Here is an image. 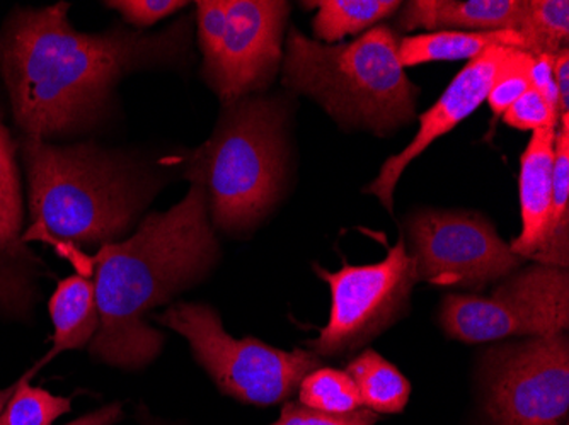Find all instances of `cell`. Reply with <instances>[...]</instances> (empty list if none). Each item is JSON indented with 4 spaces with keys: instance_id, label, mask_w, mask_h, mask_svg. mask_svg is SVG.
<instances>
[{
    "instance_id": "6da1fadb",
    "label": "cell",
    "mask_w": 569,
    "mask_h": 425,
    "mask_svg": "<svg viewBox=\"0 0 569 425\" xmlns=\"http://www.w3.org/2000/svg\"><path fill=\"white\" fill-rule=\"evenodd\" d=\"M66 2L21 9L0 33V75L16 124L24 136L47 140L91 130L110 113L118 82L128 73L183 60L190 21L158 33L114 28L82 33Z\"/></svg>"
},
{
    "instance_id": "7a4b0ae2",
    "label": "cell",
    "mask_w": 569,
    "mask_h": 425,
    "mask_svg": "<svg viewBox=\"0 0 569 425\" xmlns=\"http://www.w3.org/2000/svg\"><path fill=\"white\" fill-rule=\"evenodd\" d=\"M217 259L207 198L194 184L171 210L147 216L127 241L101 245L88 261L99 312L92 356L124 370L152 363L164 335L147 324L150 310L201 280Z\"/></svg>"
},
{
    "instance_id": "3957f363",
    "label": "cell",
    "mask_w": 569,
    "mask_h": 425,
    "mask_svg": "<svg viewBox=\"0 0 569 425\" xmlns=\"http://www.w3.org/2000/svg\"><path fill=\"white\" fill-rule=\"evenodd\" d=\"M21 159L31 215L22 241L53 245L77 270L86 261L77 245L117 242L158 191L146 169L92 143L56 145L24 136Z\"/></svg>"
},
{
    "instance_id": "277c9868",
    "label": "cell",
    "mask_w": 569,
    "mask_h": 425,
    "mask_svg": "<svg viewBox=\"0 0 569 425\" xmlns=\"http://www.w3.org/2000/svg\"><path fill=\"white\" fill-rule=\"evenodd\" d=\"M389 26H373L350 43L322 44L290 30L283 85L315 99L341 127L382 136L417 114L418 88L399 62Z\"/></svg>"
},
{
    "instance_id": "5b68a950",
    "label": "cell",
    "mask_w": 569,
    "mask_h": 425,
    "mask_svg": "<svg viewBox=\"0 0 569 425\" xmlns=\"http://www.w3.org/2000/svg\"><path fill=\"white\" fill-rule=\"evenodd\" d=\"M287 108L248 95L223 104L216 131L191 153L184 178L207 198L213 229L246 232L270 213L287 175Z\"/></svg>"
},
{
    "instance_id": "8992f818",
    "label": "cell",
    "mask_w": 569,
    "mask_h": 425,
    "mask_svg": "<svg viewBox=\"0 0 569 425\" xmlns=\"http://www.w3.org/2000/svg\"><path fill=\"white\" fill-rule=\"evenodd\" d=\"M156 322L183 335L220 392L244 404L267 407L290 401L302 380L322 366L312 351H281L258 338L232 337L219 313L203 303H176Z\"/></svg>"
},
{
    "instance_id": "52a82bcc",
    "label": "cell",
    "mask_w": 569,
    "mask_h": 425,
    "mask_svg": "<svg viewBox=\"0 0 569 425\" xmlns=\"http://www.w3.org/2000/svg\"><path fill=\"white\" fill-rule=\"evenodd\" d=\"M440 325L468 344L562 334L569 325L568 270L530 265L505 277L491 296H446Z\"/></svg>"
},
{
    "instance_id": "ba28073f",
    "label": "cell",
    "mask_w": 569,
    "mask_h": 425,
    "mask_svg": "<svg viewBox=\"0 0 569 425\" xmlns=\"http://www.w3.org/2000/svg\"><path fill=\"white\" fill-rule=\"evenodd\" d=\"M481 385L489 425H566L568 337H529L491 347L482 357Z\"/></svg>"
},
{
    "instance_id": "9c48e42d",
    "label": "cell",
    "mask_w": 569,
    "mask_h": 425,
    "mask_svg": "<svg viewBox=\"0 0 569 425\" xmlns=\"http://www.w3.org/2000/svg\"><path fill=\"white\" fill-rule=\"evenodd\" d=\"M315 270L331 290L328 325L310 342V350L319 357L353 353L395 325L408 310L418 283L405 239L377 264H347L338 273H328L319 265Z\"/></svg>"
},
{
    "instance_id": "30bf717a",
    "label": "cell",
    "mask_w": 569,
    "mask_h": 425,
    "mask_svg": "<svg viewBox=\"0 0 569 425\" xmlns=\"http://www.w3.org/2000/svg\"><path fill=\"white\" fill-rule=\"evenodd\" d=\"M417 281L479 291L517 273L515 254L493 223L468 211H420L408 222Z\"/></svg>"
},
{
    "instance_id": "8fae6325",
    "label": "cell",
    "mask_w": 569,
    "mask_h": 425,
    "mask_svg": "<svg viewBox=\"0 0 569 425\" xmlns=\"http://www.w3.org/2000/svg\"><path fill=\"white\" fill-rule=\"evenodd\" d=\"M289 12L278 0H227L222 40L203 60L204 81L223 104L260 94L274 81Z\"/></svg>"
},
{
    "instance_id": "7c38bea8",
    "label": "cell",
    "mask_w": 569,
    "mask_h": 425,
    "mask_svg": "<svg viewBox=\"0 0 569 425\" xmlns=\"http://www.w3.org/2000/svg\"><path fill=\"white\" fill-rule=\"evenodd\" d=\"M511 48H489L478 59L463 67L450 82L437 104L420 117V130L412 142L398 155L387 159L379 175L366 188V193L379 198L386 210H395V191L402 172L417 156H420L431 143L447 135L457 124L471 117L486 101L501 65Z\"/></svg>"
},
{
    "instance_id": "4fadbf2b",
    "label": "cell",
    "mask_w": 569,
    "mask_h": 425,
    "mask_svg": "<svg viewBox=\"0 0 569 425\" xmlns=\"http://www.w3.org/2000/svg\"><path fill=\"white\" fill-rule=\"evenodd\" d=\"M16 153L11 131L0 123V308L12 312L30 302L31 273L38 262L22 241L24 210Z\"/></svg>"
},
{
    "instance_id": "5bb4252c",
    "label": "cell",
    "mask_w": 569,
    "mask_h": 425,
    "mask_svg": "<svg viewBox=\"0 0 569 425\" xmlns=\"http://www.w3.org/2000/svg\"><path fill=\"white\" fill-rule=\"evenodd\" d=\"M526 0H412L402 8V30L519 31Z\"/></svg>"
},
{
    "instance_id": "9a60e30c",
    "label": "cell",
    "mask_w": 569,
    "mask_h": 425,
    "mask_svg": "<svg viewBox=\"0 0 569 425\" xmlns=\"http://www.w3.org/2000/svg\"><path fill=\"white\" fill-rule=\"evenodd\" d=\"M556 128L532 131V139L520 159V210L522 232L511 242L515 254L533 259L545 242L551 213L552 168Z\"/></svg>"
},
{
    "instance_id": "2e32d148",
    "label": "cell",
    "mask_w": 569,
    "mask_h": 425,
    "mask_svg": "<svg viewBox=\"0 0 569 425\" xmlns=\"http://www.w3.org/2000/svg\"><path fill=\"white\" fill-rule=\"evenodd\" d=\"M51 324H53V347L37 364L38 370L67 351L84 350L91 344L99 328L98 302L94 281L82 274H73L60 281L51 295Z\"/></svg>"
},
{
    "instance_id": "e0dca14e",
    "label": "cell",
    "mask_w": 569,
    "mask_h": 425,
    "mask_svg": "<svg viewBox=\"0 0 569 425\" xmlns=\"http://www.w3.org/2000/svg\"><path fill=\"white\" fill-rule=\"evenodd\" d=\"M497 47L523 50L526 43L519 31H433L402 38L398 57L402 67L457 60L471 62L489 48Z\"/></svg>"
},
{
    "instance_id": "ac0fdd59",
    "label": "cell",
    "mask_w": 569,
    "mask_h": 425,
    "mask_svg": "<svg viewBox=\"0 0 569 425\" xmlns=\"http://www.w3.org/2000/svg\"><path fill=\"white\" fill-rule=\"evenodd\" d=\"M552 168L551 213L545 242L532 261L568 270L569 264V114L558 121Z\"/></svg>"
},
{
    "instance_id": "d6986e66",
    "label": "cell",
    "mask_w": 569,
    "mask_h": 425,
    "mask_svg": "<svg viewBox=\"0 0 569 425\" xmlns=\"http://www.w3.org/2000/svg\"><path fill=\"white\" fill-rule=\"evenodd\" d=\"M357 385L361 404L376 414H399L405 411L411 395V383L401 371L383 360L376 351L358 354L347 367Z\"/></svg>"
},
{
    "instance_id": "ffe728a7",
    "label": "cell",
    "mask_w": 569,
    "mask_h": 425,
    "mask_svg": "<svg viewBox=\"0 0 569 425\" xmlns=\"http://www.w3.org/2000/svg\"><path fill=\"white\" fill-rule=\"evenodd\" d=\"M312 6L318 8L312 22L316 37L331 43L372 30L401 4L395 0H321Z\"/></svg>"
},
{
    "instance_id": "44dd1931",
    "label": "cell",
    "mask_w": 569,
    "mask_h": 425,
    "mask_svg": "<svg viewBox=\"0 0 569 425\" xmlns=\"http://www.w3.org/2000/svg\"><path fill=\"white\" fill-rule=\"evenodd\" d=\"M37 371L34 366L14 385L0 389V425H53L70 412V398L31 385Z\"/></svg>"
},
{
    "instance_id": "7402d4cb",
    "label": "cell",
    "mask_w": 569,
    "mask_h": 425,
    "mask_svg": "<svg viewBox=\"0 0 569 425\" xmlns=\"http://www.w3.org/2000/svg\"><path fill=\"white\" fill-rule=\"evenodd\" d=\"M530 55H556L568 48V0H529L519 28Z\"/></svg>"
},
{
    "instance_id": "603a6c76",
    "label": "cell",
    "mask_w": 569,
    "mask_h": 425,
    "mask_svg": "<svg viewBox=\"0 0 569 425\" xmlns=\"http://www.w3.org/2000/svg\"><path fill=\"white\" fill-rule=\"evenodd\" d=\"M299 404L326 414H350L363 408L357 385L347 371L322 366L300 383Z\"/></svg>"
},
{
    "instance_id": "cb8c5ba5",
    "label": "cell",
    "mask_w": 569,
    "mask_h": 425,
    "mask_svg": "<svg viewBox=\"0 0 569 425\" xmlns=\"http://www.w3.org/2000/svg\"><path fill=\"white\" fill-rule=\"evenodd\" d=\"M532 62L533 55L529 51L511 48L486 98L495 114H503L517 99L529 91Z\"/></svg>"
},
{
    "instance_id": "d4e9b609",
    "label": "cell",
    "mask_w": 569,
    "mask_h": 425,
    "mask_svg": "<svg viewBox=\"0 0 569 425\" xmlns=\"http://www.w3.org/2000/svg\"><path fill=\"white\" fill-rule=\"evenodd\" d=\"M503 121L515 130L536 131L540 128L558 127L559 117L555 108L530 88L505 111Z\"/></svg>"
},
{
    "instance_id": "484cf974",
    "label": "cell",
    "mask_w": 569,
    "mask_h": 425,
    "mask_svg": "<svg viewBox=\"0 0 569 425\" xmlns=\"http://www.w3.org/2000/svg\"><path fill=\"white\" fill-rule=\"evenodd\" d=\"M379 414L369 408H358L350 414H326L303 407L299 402H287L280 418L271 425H376Z\"/></svg>"
},
{
    "instance_id": "4316f807",
    "label": "cell",
    "mask_w": 569,
    "mask_h": 425,
    "mask_svg": "<svg viewBox=\"0 0 569 425\" xmlns=\"http://www.w3.org/2000/svg\"><path fill=\"white\" fill-rule=\"evenodd\" d=\"M108 8L120 12L121 18L128 24L137 28H149L162 19L178 12L188 6V2H178V0H111L107 2Z\"/></svg>"
},
{
    "instance_id": "83f0119b",
    "label": "cell",
    "mask_w": 569,
    "mask_h": 425,
    "mask_svg": "<svg viewBox=\"0 0 569 425\" xmlns=\"http://www.w3.org/2000/svg\"><path fill=\"white\" fill-rule=\"evenodd\" d=\"M227 0H201L197 2L198 43H200L203 60L216 53L223 30H226Z\"/></svg>"
},
{
    "instance_id": "f1b7e54d",
    "label": "cell",
    "mask_w": 569,
    "mask_h": 425,
    "mask_svg": "<svg viewBox=\"0 0 569 425\" xmlns=\"http://www.w3.org/2000/svg\"><path fill=\"white\" fill-rule=\"evenodd\" d=\"M552 57L555 55L533 57L532 69H530V88L539 92L555 108L559 117L558 89H556L555 77H552Z\"/></svg>"
},
{
    "instance_id": "f546056e",
    "label": "cell",
    "mask_w": 569,
    "mask_h": 425,
    "mask_svg": "<svg viewBox=\"0 0 569 425\" xmlns=\"http://www.w3.org/2000/svg\"><path fill=\"white\" fill-rule=\"evenodd\" d=\"M552 77L559 98V118L569 114V50L558 51L552 57Z\"/></svg>"
},
{
    "instance_id": "4dcf8cb0",
    "label": "cell",
    "mask_w": 569,
    "mask_h": 425,
    "mask_svg": "<svg viewBox=\"0 0 569 425\" xmlns=\"http://www.w3.org/2000/svg\"><path fill=\"white\" fill-rule=\"evenodd\" d=\"M121 418V405L113 404L107 407L99 408V411L91 412L84 417L76 418L66 425H113Z\"/></svg>"
}]
</instances>
